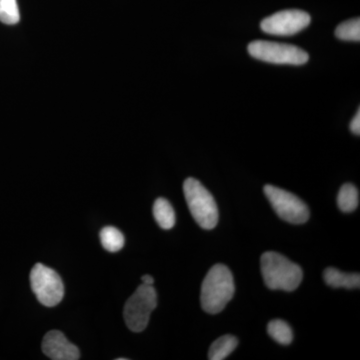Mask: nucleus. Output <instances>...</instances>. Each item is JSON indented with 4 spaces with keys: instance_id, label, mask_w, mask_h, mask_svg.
I'll list each match as a JSON object with an SVG mask.
<instances>
[{
    "instance_id": "1a4fd4ad",
    "label": "nucleus",
    "mask_w": 360,
    "mask_h": 360,
    "mask_svg": "<svg viewBox=\"0 0 360 360\" xmlns=\"http://www.w3.org/2000/svg\"><path fill=\"white\" fill-rule=\"evenodd\" d=\"M42 352L52 360H77L80 352L61 331L51 330L42 340Z\"/></svg>"
},
{
    "instance_id": "4468645a",
    "label": "nucleus",
    "mask_w": 360,
    "mask_h": 360,
    "mask_svg": "<svg viewBox=\"0 0 360 360\" xmlns=\"http://www.w3.org/2000/svg\"><path fill=\"white\" fill-rule=\"evenodd\" d=\"M99 236H101V245L104 250L110 252H117L124 246V236L116 227H103Z\"/></svg>"
},
{
    "instance_id": "f3484780",
    "label": "nucleus",
    "mask_w": 360,
    "mask_h": 360,
    "mask_svg": "<svg viewBox=\"0 0 360 360\" xmlns=\"http://www.w3.org/2000/svg\"><path fill=\"white\" fill-rule=\"evenodd\" d=\"M20 14L16 0H0V21L14 25L20 22Z\"/></svg>"
},
{
    "instance_id": "0eeeda50",
    "label": "nucleus",
    "mask_w": 360,
    "mask_h": 360,
    "mask_svg": "<svg viewBox=\"0 0 360 360\" xmlns=\"http://www.w3.org/2000/svg\"><path fill=\"white\" fill-rule=\"evenodd\" d=\"M264 193L281 219L293 224H304L309 220V207L295 194L274 186H265Z\"/></svg>"
},
{
    "instance_id": "a211bd4d",
    "label": "nucleus",
    "mask_w": 360,
    "mask_h": 360,
    "mask_svg": "<svg viewBox=\"0 0 360 360\" xmlns=\"http://www.w3.org/2000/svg\"><path fill=\"white\" fill-rule=\"evenodd\" d=\"M350 130H352V134L355 135L360 134V111L357 110L356 115H354V120L350 122Z\"/></svg>"
},
{
    "instance_id": "f03ea898",
    "label": "nucleus",
    "mask_w": 360,
    "mask_h": 360,
    "mask_svg": "<svg viewBox=\"0 0 360 360\" xmlns=\"http://www.w3.org/2000/svg\"><path fill=\"white\" fill-rule=\"evenodd\" d=\"M265 285L272 290L293 291L302 281V269L281 253L267 251L260 259Z\"/></svg>"
},
{
    "instance_id": "ddd939ff",
    "label": "nucleus",
    "mask_w": 360,
    "mask_h": 360,
    "mask_svg": "<svg viewBox=\"0 0 360 360\" xmlns=\"http://www.w3.org/2000/svg\"><path fill=\"white\" fill-rule=\"evenodd\" d=\"M359 203V193L357 187L352 184H345L342 186L338 196V205L341 212H354Z\"/></svg>"
},
{
    "instance_id": "6e6552de",
    "label": "nucleus",
    "mask_w": 360,
    "mask_h": 360,
    "mask_svg": "<svg viewBox=\"0 0 360 360\" xmlns=\"http://www.w3.org/2000/svg\"><path fill=\"white\" fill-rule=\"evenodd\" d=\"M310 15L300 9H288L272 14L260 23L262 32L278 37H290L310 25Z\"/></svg>"
},
{
    "instance_id": "423d86ee",
    "label": "nucleus",
    "mask_w": 360,
    "mask_h": 360,
    "mask_svg": "<svg viewBox=\"0 0 360 360\" xmlns=\"http://www.w3.org/2000/svg\"><path fill=\"white\" fill-rule=\"evenodd\" d=\"M30 285L39 302L47 307L59 304L65 296V285L56 270L37 264L30 272Z\"/></svg>"
},
{
    "instance_id": "2eb2a0df",
    "label": "nucleus",
    "mask_w": 360,
    "mask_h": 360,
    "mask_svg": "<svg viewBox=\"0 0 360 360\" xmlns=\"http://www.w3.org/2000/svg\"><path fill=\"white\" fill-rule=\"evenodd\" d=\"M267 333L270 338H274L276 342L283 345H288L292 342L293 333L288 322L276 319L270 321L267 326Z\"/></svg>"
},
{
    "instance_id": "20e7f679",
    "label": "nucleus",
    "mask_w": 360,
    "mask_h": 360,
    "mask_svg": "<svg viewBox=\"0 0 360 360\" xmlns=\"http://www.w3.org/2000/svg\"><path fill=\"white\" fill-rule=\"evenodd\" d=\"M156 305L158 295L155 288L142 283L125 303L123 316L127 328L134 333L143 331Z\"/></svg>"
},
{
    "instance_id": "9b49d317",
    "label": "nucleus",
    "mask_w": 360,
    "mask_h": 360,
    "mask_svg": "<svg viewBox=\"0 0 360 360\" xmlns=\"http://www.w3.org/2000/svg\"><path fill=\"white\" fill-rule=\"evenodd\" d=\"M153 217L163 229H172L175 224V212L169 201L158 198L153 205Z\"/></svg>"
},
{
    "instance_id": "39448f33",
    "label": "nucleus",
    "mask_w": 360,
    "mask_h": 360,
    "mask_svg": "<svg viewBox=\"0 0 360 360\" xmlns=\"http://www.w3.org/2000/svg\"><path fill=\"white\" fill-rule=\"evenodd\" d=\"M248 52L252 58L274 65H302L309 61L307 51L295 45L281 42L255 40L248 45Z\"/></svg>"
},
{
    "instance_id": "f257e3e1",
    "label": "nucleus",
    "mask_w": 360,
    "mask_h": 360,
    "mask_svg": "<svg viewBox=\"0 0 360 360\" xmlns=\"http://www.w3.org/2000/svg\"><path fill=\"white\" fill-rule=\"evenodd\" d=\"M236 291L233 276L229 267L217 264L206 274L201 286V307L205 312L217 314L231 302Z\"/></svg>"
},
{
    "instance_id": "f8f14e48",
    "label": "nucleus",
    "mask_w": 360,
    "mask_h": 360,
    "mask_svg": "<svg viewBox=\"0 0 360 360\" xmlns=\"http://www.w3.org/2000/svg\"><path fill=\"white\" fill-rule=\"evenodd\" d=\"M238 340L233 335H224L217 338L212 343L208 352V359L210 360H222L226 359L229 354L238 347Z\"/></svg>"
},
{
    "instance_id": "6ab92c4d",
    "label": "nucleus",
    "mask_w": 360,
    "mask_h": 360,
    "mask_svg": "<svg viewBox=\"0 0 360 360\" xmlns=\"http://www.w3.org/2000/svg\"><path fill=\"white\" fill-rule=\"evenodd\" d=\"M142 283L146 285H153L155 283V278L151 276H143L141 277Z\"/></svg>"
},
{
    "instance_id": "aec40b11",
    "label": "nucleus",
    "mask_w": 360,
    "mask_h": 360,
    "mask_svg": "<svg viewBox=\"0 0 360 360\" xmlns=\"http://www.w3.org/2000/svg\"><path fill=\"white\" fill-rule=\"evenodd\" d=\"M127 359H117V360H125Z\"/></svg>"
},
{
    "instance_id": "dca6fc26",
    "label": "nucleus",
    "mask_w": 360,
    "mask_h": 360,
    "mask_svg": "<svg viewBox=\"0 0 360 360\" xmlns=\"http://www.w3.org/2000/svg\"><path fill=\"white\" fill-rule=\"evenodd\" d=\"M335 35L341 40L349 41H359L360 40V20L354 18L345 21L338 25L335 30Z\"/></svg>"
},
{
    "instance_id": "9d476101",
    "label": "nucleus",
    "mask_w": 360,
    "mask_h": 360,
    "mask_svg": "<svg viewBox=\"0 0 360 360\" xmlns=\"http://www.w3.org/2000/svg\"><path fill=\"white\" fill-rule=\"evenodd\" d=\"M324 281L333 288H360L359 274H345L335 267H328L323 274Z\"/></svg>"
},
{
    "instance_id": "7ed1b4c3",
    "label": "nucleus",
    "mask_w": 360,
    "mask_h": 360,
    "mask_svg": "<svg viewBox=\"0 0 360 360\" xmlns=\"http://www.w3.org/2000/svg\"><path fill=\"white\" fill-rule=\"evenodd\" d=\"M187 206L194 220L205 229H213L219 222V208L212 194L198 179L189 177L184 184Z\"/></svg>"
}]
</instances>
